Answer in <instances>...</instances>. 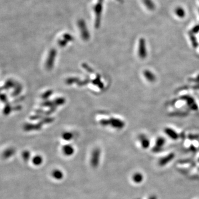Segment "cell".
Instances as JSON below:
<instances>
[{
	"mask_svg": "<svg viewBox=\"0 0 199 199\" xmlns=\"http://www.w3.org/2000/svg\"><path fill=\"white\" fill-rule=\"evenodd\" d=\"M100 150L98 148L95 149L92 153L91 158V164L92 167L97 168L100 163Z\"/></svg>",
	"mask_w": 199,
	"mask_h": 199,
	"instance_id": "cell-1",
	"label": "cell"
},
{
	"mask_svg": "<svg viewBox=\"0 0 199 199\" xmlns=\"http://www.w3.org/2000/svg\"><path fill=\"white\" fill-rule=\"evenodd\" d=\"M55 52L51 51L49 57L48 58L47 63H46V67L48 69H51L53 68V65H54V60H55Z\"/></svg>",
	"mask_w": 199,
	"mask_h": 199,
	"instance_id": "cell-2",
	"label": "cell"
},
{
	"mask_svg": "<svg viewBox=\"0 0 199 199\" xmlns=\"http://www.w3.org/2000/svg\"><path fill=\"white\" fill-rule=\"evenodd\" d=\"M63 152L65 155L70 156L74 153V149L71 145H64V147L63 148Z\"/></svg>",
	"mask_w": 199,
	"mask_h": 199,
	"instance_id": "cell-3",
	"label": "cell"
},
{
	"mask_svg": "<svg viewBox=\"0 0 199 199\" xmlns=\"http://www.w3.org/2000/svg\"><path fill=\"white\" fill-rule=\"evenodd\" d=\"M52 176L54 179L57 180H61L63 178V173L60 170H55L52 172Z\"/></svg>",
	"mask_w": 199,
	"mask_h": 199,
	"instance_id": "cell-4",
	"label": "cell"
},
{
	"mask_svg": "<svg viewBox=\"0 0 199 199\" xmlns=\"http://www.w3.org/2000/svg\"><path fill=\"white\" fill-rule=\"evenodd\" d=\"M132 179L134 182L139 184V183L142 182V181L143 180V176L142 174H141L139 173H137L133 175Z\"/></svg>",
	"mask_w": 199,
	"mask_h": 199,
	"instance_id": "cell-5",
	"label": "cell"
},
{
	"mask_svg": "<svg viewBox=\"0 0 199 199\" xmlns=\"http://www.w3.org/2000/svg\"><path fill=\"white\" fill-rule=\"evenodd\" d=\"M32 162H33V164L36 165V166L40 165L43 162V158L40 155L35 156L32 159Z\"/></svg>",
	"mask_w": 199,
	"mask_h": 199,
	"instance_id": "cell-6",
	"label": "cell"
},
{
	"mask_svg": "<svg viewBox=\"0 0 199 199\" xmlns=\"http://www.w3.org/2000/svg\"><path fill=\"white\" fill-rule=\"evenodd\" d=\"M14 150H13L12 149H7V151L4 153V157H5V158H10V157H11L12 155L14 154Z\"/></svg>",
	"mask_w": 199,
	"mask_h": 199,
	"instance_id": "cell-7",
	"label": "cell"
},
{
	"mask_svg": "<svg viewBox=\"0 0 199 199\" xmlns=\"http://www.w3.org/2000/svg\"><path fill=\"white\" fill-rule=\"evenodd\" d=\"M63 138L67 141H69L70 140L73 138V135L69 133V132H67L64 133V135H63Z\"/></svg>",
	"mask_w": 199,
	"mask_h": 199,
	"instance_id": "cell-8",
	"label": "cell"
},
{
	"mask_svg": "<svg viewBox=\"0 0 199 199\" xmlns=\"http://www.w3.org/2000/svg\"><path fill=\"white\" fill-rule=\"evenodd\" d=\"M22 157L25 161H28L30 157V153L28 151H25L22 154Z\"/></svg>",
	"mask_w": 199,
	"mask_h": 199,
	"instance_id": "cell-9",
	"label": "cell"
},
{
	"mask_svg": "<svg viewBox=\"0 0 199 199\" xmlns=\"http://www.w3.org/2000/svg\"><path fill=\"white\" fill-rule=\"evenodd\" d=\"M151 199H156V198L154 197H152V198H151Z\"/></svg>",
	"mask_w": 199,
	"mask_h": 199,
	"instance_id": "cell-10",
	"label": "cell"
}]
</instances>
